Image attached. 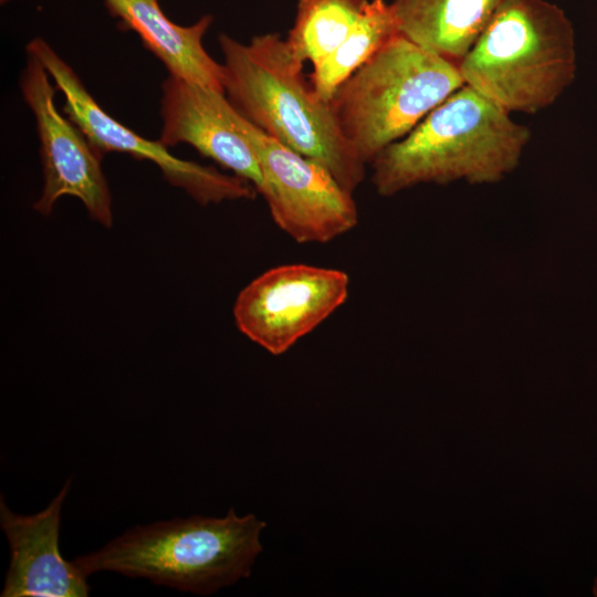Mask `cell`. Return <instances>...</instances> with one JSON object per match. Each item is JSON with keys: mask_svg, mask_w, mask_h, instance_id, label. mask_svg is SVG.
Wrapping results in <instances>:
<instances>
[{"mask_svg": "<svg viewBox=\"0 0 597 597\" xmlns=\"http://www.w3.org/2000/svg\"><path fill=\"white\" fill-rule=\"evenodd\" d=\"M261 172L259 190L274 223L297 243H326L355 228L353 193L316 161L247 123Z\"/></svg>", "mask_w": 597, "mask_h": 597, "instance_id": "7", "label": "cell"}, {"mask_svg": "<svg viewBox=\"0 0 597 597\" xmlns=\"http://www.w3.org/2000/svg\"><path fill=\"white\" fill-rule=\"evenodd\" d=\"M370 0H297L286 41L294 56L312 64L333 51L355 28Z\"/></svg>", "mask_w": 597, "mask_h": 597, "instance_id": "15", "label": "cell"}, {"mask_svg": "<svg viewBox=\"0 0 597 597\" xmlns=\"http://www.w3.org/2000/svg\"><path fill=\"white\" fill-rule=\"evenodd\" d=\"M223 88L252 124L326 168L349 192L362 184L366 164L344 137L329 102L303 75L300 62L279 33L243 44L221 34Z\"/></svg>", "mask_w": 597, "mask_h": 597, "instance_id": "1", "label": "cell"}, {"mask_svg": "<svg viewBox=\"0 0 597 597\" xmlns=\"http://www.w3.org/2000/svg\"><path fill=\"white\" fill-rule=\"evenodd\" d=\"M71 479L49 505L31 515L12 512L1 496L0 525L10 546L1 597H86V576L60 553L61 511Z\"/></svg>", "mask_w": 597, "mask_h": 597, "instance_id": "11", "label": "cell"}, {"mask_svg": "<svg viewBox=\"0 0 597 597\" xmlns=\"http://www.w3.org/2000/svg\"><path fill=\"white\" fill-rule=\"evenodd\" d=\"M528 127L464 84L370 163L380 196L420 184H493L519 165Z\"/></svg>", "mask_w": 597, "mask_h": 597, "instance_id": "2", "label": "cell"}, {"mask_svg": "<svg viewBox=\"0 0 597 597\" xmlns=\"http://www.w3.org/2000/svg\"><path fill=\"white\" fill-rule=\"evenodd\" d=\"M593 595L597 597V577L594 580L593 585Z\"/></svg>", "mask_w": 597, "mask_h": 597, "instance_id": "16", "label": "cell"}, {"mask_svg": "<svg viewBox=\"0 0 597 597\" xmlns=\"http://www.w3.org/2000/svg\"><path fill=\"white\" fill-rule=\"evenodd\" d=\"M160 116L158 140L167 148L188 144L259 192L262 172L248 119L224 92L169 75L161 84Z\"/></svg>", "mask_w": 597, "mask_h": 597, "instance_id": "10", "label": "cell"}, {"mask_svg": "<svg viewBox=\"0 0 597 597\" xmlns=\"http://www.w3.org/2000/svg\"><path fill=\"white\" fill-rule=\"evenodd\" d=\"M42 62L27 52L19 78L24 103L35 121L43 188L33 209L52 213L63 196L77 198L90 217L105 228L113 226L111 190L102 169V155L84 133L55 107V88Z\"/></svg>", "mask_w": 597, "mask_h": 597, "instance_id": "8", "label": "cell"}, {"mask_svg": "<svg viewBox=\"0 0 597 597\" xmlns=\"http://www.w3.org/2000/svg\"><path fill=\"white\" fill-rule=\"evenodd\" d=\"M25 52L34 54L42 62L56 88L64 95L62 113L84 133L102 156L118 151L149 160L157 165L167 182L182 189L201 206L255 198L258 191L249 181L211 166L180 159L159 140L138 135L107 114L74 70L43 38L30 40Z\"/></svg>", "mask_w": 597, "mask_h": 597, "instance_id": "6", "label": "cell"}, {"mask_svg": "<svg viewBox=\"0 0 597 597\" xmlns=\"http://www.w3.org/2000/svg\"><path fill=\"white\" fill-rule=\"evenodd\" d=\"M464 85L458 64L398 33L335 92L338 126L365 163Z\"/></svg>", "mask_w": 597, "mask_h": 597, "instance_id": "5", "label": "cell"}, {"mask_svg": "<svg viewBox=\"0 0 597 597\" xmlns=\"http://www.w3.org/2000/svg\"><path fill=\"white\" fill-rule=\"evenodd\" d=\"M265 525L254 514L239 516L232 507L223 517L159 521L135 526L73 562L86 577L107 570L210 595L250 576Z\"/></svg>", "mask_w": 597, "mask_h": 597, "instance_id": "3", "label": "cell"}, {"mask_svg": "<svg viewBox=\"0 0 597 597\" xmlns=\"http://www.w3.org/2000/svg\"><path fill=\"white\" fill-rule=\"evenodd\" d=\"M458 66L464 84L498 106L534 114L575 77L573 25L546 0H505Z\"/></svg>", "mask_w": 597, "mask_h": 597, "instance_id": "4", "label": "cell"}, {"mask_svg": "<svg viewBox=\"0 0 597 597\" xmlns=\"http://www.w3.org/2000/svg\"><path fill=\"white\" fill-rule=\"evenodd\" d=\"M505 0H394L398 31L455 64L474 45Z\"/></svg>", "mask_w": 597, "mask_h": 597, "instance_id": "13", "label": "cell"}, {"mask_svg": "<svg viewBox=\"0 0 597 597\" xmlns=\"http://www.w3.org/2000/svg\"><path fill=\"white\" fill-rule=\"evenodd\" d=\"M398 33L391 3L370 0L352 32L312 64L310 83L316 94L329 102L337 88Z\"/></svg>", "mask_w": 597, "mask_h": 597, "instance_id": "14", "label": "cell"}, {"mask_svg": "<svg viewBox=\"0 0 597 597\" xmlns=\"http://www.w3.org/2000/svg\"><path fill=\"white\" fill-rule=\"evenodd\" d=\"M342 270L303 263L272 268L245 285L233 305L239 331L272 355H281L314 331L347 300Z\"/></svg>", "mask_w": 597, "mask_h": 597, "instance_id": "9", "label": "cell"}, {"mask_svg": "<svg viewBox=\"0 0 597 597\" xmlns=\"http://www.w3.org/2000/svg\"><path fill=\"white\" fill-rule=\"evenodd\" d=\"M122 30L137 33L144 46L168 70L169 75L221 92L223 66L206 51L202 40L212 23L206 14L191 25L167 18L158 0H104Z\"/></svg>", "mask_w": 597, "mask_h": 597, "instance_id": "12", "label": "cell"}]
</instances>
